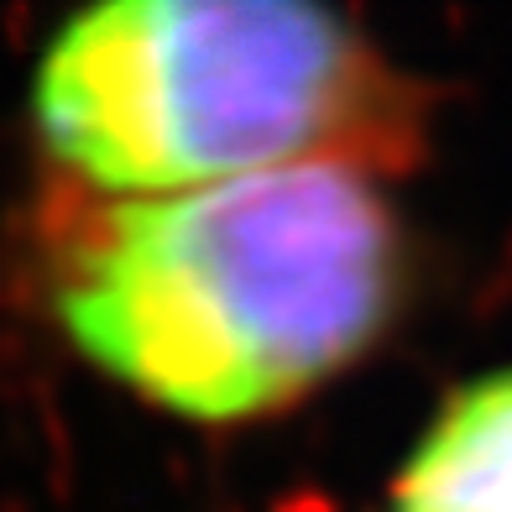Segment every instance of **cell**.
<instances>
[{
    "mask_svg": "<svg viewBox=\"0 0 512 512\" xmlns=\"http://www.w3.org/2000/svg\"><path fill=\"white\" fill-rule=\"evenodd\" d=\"M403 246L351 162L115 204L58 272V319L105 377L236 424L351 366L398 304Z\"/></svg>",
    "mask_w": 512,
    "mask_h": 512,
    "instance_id": "6da1fadb",
    "label": "cell"
},
{
    "mask_svg": "<svg viewBox=\"0 0 512 512\" xmlns=\"http://www.w3.org/2000/svg\"><path fill=\"white\" fill-rule=\"evenodd\" d=\"M37 136L131 199L382 152L398 89L335 11L293 0H115L42 48Z\"/></svg>",
    "mask_w": 512,
    "mask_h": 512,
    "instance_id": "7a4b0ae2",
    "label": "cell"
},
{
    "mask_svg": "<svg viewBox=\"0 0 512 512\" xmlns=\"http://www.w3.org/2000/svg\"><path fill=\"white\" fill-rule=\"evenodd\" d=\"M392 512H512V371L439 413L398 476Z\"/></svg>",
    "mask_w": 512,
    "mask_h": 512,
    "instance_id": "3957f363",
    "label": "cell"
}]
</instances>
